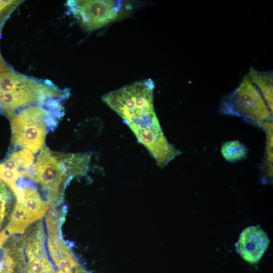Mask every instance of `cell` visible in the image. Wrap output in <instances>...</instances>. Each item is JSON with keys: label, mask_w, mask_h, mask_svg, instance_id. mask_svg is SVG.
<instances>
[{"label": "cell", "mask_w": 273, "mask_h": 273, "mask_svg": "<svg viewBox=\"0 0 273 273\" xmlns=\"http://www.w3.org/2000/svg\"><path fill=\"white\" fill-rule=\"evenodd\" d=\"M247 75L258 87L270 110L272 112V75L251 68Z\"/></svg>", "instance_id": "12"}, {"label": "cell", "mask_w": 273, "mask_h": 273, "mask_svg": "<svg viewBox=\"0 0 273 273\" xmlns=\"http://www.w3.org/2000/svg\"><path fill=\"white\" fill-rule=\"evenodd\" d=\"M21 2V1H0V18L5 19Z\"/></svg>", "instance_id": "15"}, {"label": "cell", "mask_w": 273, "mask_h": 273, "mask_svg": "<svg viewBox=\"0 0 273 273\" xmlns=\"http://www.w3.org/2000/svg\"><path fill=\"white\" fill-rule=\"evenodd\" d=\"M266 135V147L263 166L270 174L272 172V145H273V125L272 121L264 122L261 126Z\"/></svg>", "instance_id": "14"}, {"label": "cell", "mask_w": 273, "mask_h": 273, "mask_svg": "<svg viewBox=\"0 0 273 273\" xmlns=\"http://www.w3.org/2000/svg\"><path fill=\"white\" fill-rule=\"evenodd\" d=\"M219 111L224 115L241 117L246 122L260 127L272 119V112L247 74L238 88L222 99Z\"/></svg>", "instance_id": "3"}, {"label": "cell", "mask_w": 273, "mask_h": 273, "mask_svg": "<svg viewBox=\"0 0 273 273\" xmlns=\"http://www.w3.org/2000/svg\"><path fill=\"white\" fill-rule=\"evenodd\" d=\"M0 65L4 67H8L7 65L6 64V62L3 60L1 53H0Z\"/></svg>", "instance_id": "17"}, {"label": "cell", "mask_w": 273, "mask_h": 273, "mask_svg": "<svg viewBox=\"0 0 273 273\" xmlns=\"http://www.w3.org/2000/svg\"><path fill=\"white\" fill-rule=\"evenodd\" d=\"M22 238L26 263L25 273H57L47 254L42 219L30 224Z\"/></svg>", "instance_id": "8"}, {"label": "cell", "mask_w": 273, "mask_h": 273, "mask_svg": "<svg viewBox=\"0 0 273 273\" xmlns=\"http://www.w3.org/2000/svg\"><path fill=\"white\" fill-rule=\"evenodd\" d=\"M154 87L152 79H143L107 93L102 100L125 122L136 116L155 111Z\"/></svg>", "instance_id": "4"}, {"label": "cell", "mask_w": 273, "mask_h": 273, "mask_svg": "<svg viewBox=\"0 0 273 273\" xmlns=\"http://www.w3.org/2000/svg\"><path fill=\"white\" fill-rule=\"evenodd\" d=\"M16 203V196L12 189L0 179V233L9 224Z\"/></svg>", "instance_id": "11"}, {"label": "cell", "mask_w": 273, "mask_h": 273, "mask_svg": "<svg viewBox=\"0 0 273 273\" xmlns=\"http://www.w3.org/2000/svg\"><path fill=\"white\" fill-rule=\"evenodd\" d=\"M221 153L223 158L231 162L244 159L247 155L246 147L238 141H229L223 144Z\"/></svg>", "instance_id": "13"}, {"label": "cell", "mask_w": 273, "mask_h": 273, "mask_svg": "<svg viewBox=\"0 0 273 273\" xmlns=\"http://www.w3.org/2000/svg\"><path fill=\"white\" fill-rule=\"evenodd\" d=\"M73 273H86L83 270L82 268L79 265L74 271Z\"/></svg>", "instance_id": "16"}, {"label": "cell", "mask_w": 273, "mask_h": 273, "mask_svg": "<svg viewBox=\"0 0 273 273\" xmlns=\"http://www.w3.org/2000/svg\"><path fill=\"white\" fill-rule=\"evenodd\" d=\"M63 112L39 105L23 109L11 118L12 144L15 147L28 149L33 153L41 150L48 131L63 116Z\"/></svg>", "instance_id": "2"}, {"label": "cell", "mask_w": 273, "mask_h": 273, "mask_svg": "<svg viewBox=\"0 0 273 273\" xmlns=\"http://www.w3.org/2000/svg\"><path fill=\"white\" fill-rule=\"evenodd\" d=\"M66 6L80 25L91 31L115 20L122 5L120 1L70 0Z\"/></svg>", "instance_id": "7"}, {"label": "cell", "mask_w": 273, "mask_h": 273, "mask_svg": "<svg viewBox=\"0 0 273 273\" xmlns=\"http://www.w3.org/2000/svg\"><path fill=\"white\" fill-rule=\"evenodd\" d=\"M90 157V153H63L43 147L32 166L28 179L36 185L50 207L61 205L68 183L87 173Z\"/></svg>", "instance_id": "1"}, {"label": "cell", "mask_w": 273, "mask_h": 273, "mask_svg": "<svg viewBox=\"0 0 273 273\" xmlns=\"http://www.w3.org/2000/svg\"><path fill=\"white\" fill-rule=\"evenodd\" d=\"M269 243V240L262 229L258 226H250L242 231L236 246L240 255L253 264L260 260Z\"/></svg>", "instance_id": "9"}, {"label": "cell", "mask_w": 273, "mask_h": 273, "mask_svg": "<svg viewBox=\"0 0 273 273\" xmlns=\"http://www.w3.org/2000/svg\"><path fill=\"white\" fill-rule=\"evenodd\" d=\"M34 160L33 153L28 149L14 152L0 163V179L12 189L18 179L30 178Z\"/></svg>", "instance_id": "10"}, {"label": "cell", "mask_w": 273, "mask_h": 273, "mask_svg": "<svg viewBox=\"0 0 273 273\" xmlns=\"http://www.w3.org/2000/svg\"><path fill=\"white\" fill-rule=\"evenodd\" d=\"M12 190L16 203L6 231L10 234H23L30 224L41 219L51 207L30 180L19 178Z\"/></svg>", "instance_id": "5"}, {"label": "cell", "mask_w": 273, "mask_h": 273, "mask_svg": "<svg viewBox=\"0 0 273 273\" xmlns=\"http://www.w3.org/2000/svg\"><path fill=\"white\" fill-rule=\"evenodd\" d=\"M66 212V207L61 204L51 207L45 215L48 249L58 273H73L79 266L62 235Z\"/></svg>", "instance_id": "6"}]
</instances>
